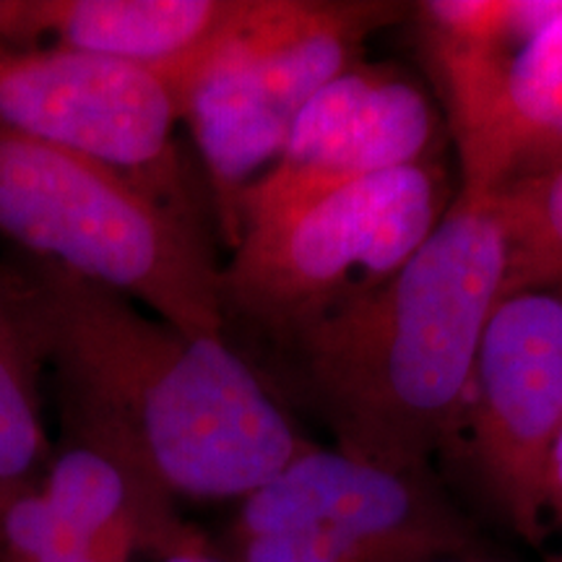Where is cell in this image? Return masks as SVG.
<instances>
[{"label": "cell", "instance_id": "cell-16", "mask_svg": "<svg viewBox=\"0 0 562 562\" xmlns=\"http://www.w3.org/2000/svg\"><path fill=\"white\" fill-rule=\"evenodd\" d=\"M547 513H554L562 524V432L547 463Z\"/></svg>", "mask_w": 562, "mask_h": 562}, {"label": "cell", "instance_id": "cell-4", "mask_svg": "<svg viewBox=\"0 0 562 562\" xmlns=\"http://www.w3.org/2000/svg\"><path fill=\"white\" fill-rule=\"evenodd\" d=\"M402 16L404 5L372 0H245L182 108L229 245L245 191L277 165L300 112Z\"/></svg>", "mask_w": 562, "mask_h": 562}, {"label": "cell", "instance_id": "cell-15", "mask_svg": "<svg viewBox=\"0 0 562 562\" xmlns=\"http://www.w3.org/2000/svg\"><path fill=\"white\" fill-rule=\"evenodd\" d=\"M26 42V0H0V45Z\"/></svg>", "mask_w": 562, "mask_h": 562}, {"label": "cell", "instance_id": "cell-6", "mask_svg": "<svg viewBox=\"0 0 562 562\" xmlns=\"http://www.w3.org/2000/svg\"><path fill=\"white\" fill-rule=\"evenodd\" d=\"M417 16L451 112L461 193L550 172L562 128V0H430Z\"/></svg>", "mask_w": 562, "mask_h": 562}, {"label": "cell", "instance_id": "cell-11", "mask_svg": "<svg viewBox=\"0 0 562 562\" xmlns=\"http://www.w3.org/2000/svg\"><path fill=\"white\" fill-rule=\"evenodd\" d=\"M243 9L245 0H26V40L50 34L55 47L151 70L182 110Z\"/></svg>", "mask_w": 562, "mask_h": 562}, {"label": "cell", "instance_id": "cell-13", "mask_svg": "<svg viewBox=\"0 0 562 562\" xmlns=\"http://www.w3.org/2000/svg\"><path fill=\"white\" fill-rule=\"evenodd\" d=\"M495 195L505 235L503 294L562 286V167L513 180Z\"/></svg>", "mask_w": 562, "mask_h": 562}, {"label": "cell", "instance_id": "cell-17", "mask_svg": "<svg viewBox=\"0 0 562 562\" xmlns=\"http://www.w3.org/2000/svg\"><path fill=\"white\" fill-rule=\"evenodd\" d=\"M34 562H97V560L89 558V554L81 550H55V552L42 554V558H37Z\"/></svg>", "mask_w": 562, "mask_h": 562}, {"label": "cell", "instance_id": "cell-9", "mask_svg": "<svg viewBox=\"0 0 562 562\" xmlns=\"http://www.w3.org/2000/svg\"><path fill=\"white\" fill-rule=\"evenodd\" d=\"M469 393L476 472L518 537L539 544L547 463L562 432V286L495 302Z\"/></svg>", "mask_w": 562, "mask_h": 562}, {"label": "cell", "instance_id": "cell-10", "mask_svg": "<svg viewBox=\"0 0 562 562\" xmlns=\"http://www.w3.org/2000/svg\"><path fill=\"white\" fill-rule=\"evenodd\" d=\"M435 128V110L425 91L396 68L364 63L349 68L307 102L277 165L245 191L237 209V237L245 224L300 201L422 165Z\"/></svg>", "mask_w": 562, "mask_h": 562}, {"label": "cell", "instance_id": "cell-7", "mask_svg": "<svg viewBox=\"0 0 562 562\" xmlns=\"http://www.w3.org/2000/svg\"><path fill=\"white\" fill-rule=\"evenodd\" d=\"M240 562H440L472 558V529L430 469L311 448L245 497Z\"/></svg>", "mask_w": 562, "mask_h": 562}, {"label": "cell", "instance_id": "cell-1", "mask_svg": "<svg viewBox=\"0 0 562 562\" xmlns=\"http://www.w3.org/2000/svg\"><path fill=\"white\" fill-rule=\"evenodd\" d=\"M37 360L58 372L70 440L195 501L250 497L311 451L224 336H188L125 294L37 258L0 263Z\"/></svg>", "mask_w": 562, "mask_h": 562}, {"label": "cell", "instance_id": "cell-18", "mask_svg": "<svg viewBox=\"0 0 562 562\" xmlns=\"http://www.w3.org/2000/svg\"><path fill=\"white\" fill-rule=\"evenodd\" d=\"M165 562H222L216 558H211L206 554V550H199V552H186V554H172V558H167Z\"/></svg>", "mask_w": 562, "mask_h": 562}, {"label": "cell", "instance_id": "cell-8", "mask_svg": "<svg viewBox=\"0 0 562 562\" xmlns=\"http://www.w3.org/2000/svg\"><path fill=\"white\" fill-rule=\"evenodd\" d=\"M178 97L151 70L100 55L0 45V128L94 159L195 220L175 144Z\"/></svg>", "mask_w": 562, "mask_h": 562}, {"label": "cell", "instance_id": "cell-2", "mask_svg": "<svg viewBox=\"0 0 562 562\" xmlns=\"http://www.w3.org/2000/svg\"><path fill=\"white\" fill-rule=\"evenodd\" d=\"M505 279L495 195H456L438 227L378 290L277 341L339 451L430 469L472 391Z\"/></svg>", "mask_w": 562, "mask_h": 562}, {"label": "cell", "instance_id": "cell-12", "mask_svg": "<svg viewBox=\"0 0 562 562\" xmlns=\"http://www.w3.org/2000/svg\"><path fill=\"white\" fill-rule=\"evenodd\" d=\"M55 516L97 562H128L136 552L206 550L175 513L172 495L123 456L70 440L40 490Z\"/></svg>", "mask_w": 562, "mask_h": 562}, {"label": "cell", "instance_id": "cell-19", "mask_svg": "<svg viewBox=\"0 0 562 562\" xmlns=\"http://www.w3.org/2000/svg\"><path fill=\"white\" fill-rule=\"evenodd\" d=\"M440 562H495V560H484V558H453V560H440Z\"/></svg>", "mask_w": 562, "mask_h": 562}, {"label": "cell", "instance_id": "cell-14", "mask_svg": "<svg viewBox=\"0 0 562 562\" xmlns=\"http://www.w3.org/2000/svg\"><path fill=\"white\" fill-rule=\"evenodd\" d=\"M34 355L0 290V508L30 492L45 432L40 419Z\"/></svg>", "mask_w": 562, "mask_h": 562}, {"label": "cell", "instance_id": "cell-3", "mask_svg": "<svg viewBox=\"0 0 562 562\" xmlns=\"http://www.w3.org/2000/svg\"><path fill=\"white\" fill-rule=\"evenodd\" d=\"M0 237L136 300L188 336H224L201 222L100 161L0 128Z\"/></svg>", "mask_w": 562, "mask_h": 562}, {"label": "cell", "instance_id": "cell-5", "mask_svg": "<svg viewBox=\"0 0 562 562\" xmlns=\"http://www.w3.org/2000/svg\"><path fill=\"white\" fill-rule=\"evenodd\" d=\"M430 161L372 175L245 224L222 269L224 311L279 341L389 281L440 222Z\"/></svg>", "mask_w": 562, "mask_h": 562}]
</instances>
